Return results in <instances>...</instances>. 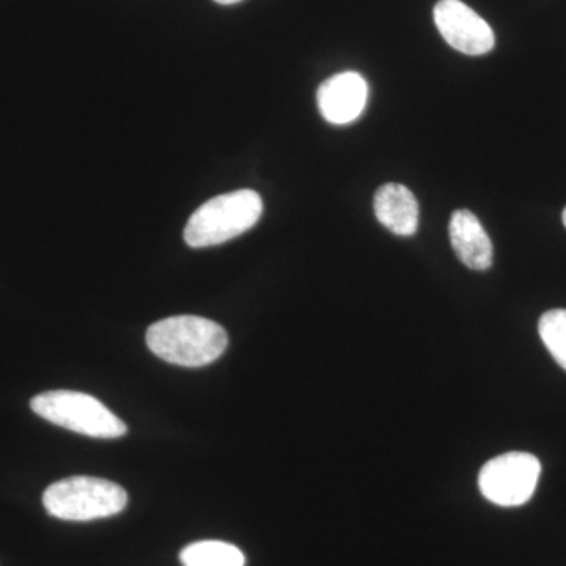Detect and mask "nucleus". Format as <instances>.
Instances as JSON below:
<instances>
[{"label":"nucleus","instance_id":"ddd939ff","mask_svg":"<svg viewBox=\"0 0 566 566\" xmlns=\"http://www.w3.org/2000/svg\"><path fill=\"white\" fill-rule=\"evenodd\" d=\"M562 221H564V226L566 227V208L564 210V214H562Z\"/></svg>","mask_w":566,"mask_h":566},{"label":"nucleus","instance_id":"423d86ee","mask_svg":"<svg viewBox=\"0 0 566 566\" xmlns=\"http://www.w3.org/2000/svg\"><path fill=\"white\" fill-rule=\"evenodd\" d=\"M433 17L436 28L453 50L465 55H483L494 50L493 29L461 0H439Z\"/></svg>","mask_w":566,"mask_h":566},{"label":"nucleus","instance_id":"9b49d317","mask_svg":"<svg viewBox=\"0 0 566 566\" xmlns=\"http://www.w3.org/2000/svg\"><path fill=\"white\" fill-rule=\"evenodd\" d=\"M538 333L551 356L566 370V311L554 308L539 318Z\"/></svg>","mask_w":566,"mask_h":566},{"label":"nucleus","instance_id":"0eeeda50","mask_svg":"<svg viewBox=\"0 0 566 566\" xmlns=\"http://www.w3.org/2000/svg\"><path fill=\"white\" fill-rule=\"evenodd\" d=\"M368 102V84L356 71L334 74L316 92L323 118L333 125H348L363 115Z\"/></svg>","mask_w":566,"mask_h":566},{"label":"nucleus","instance_id":"9d476101","mask_svg":"<svg viewBox=\"0 0 566 566\" xmlns=\"http://www.w3.org/2000/svg\"><path fill=\"white\" fill-rule=\"evenodd\" d=\"M182 566H244V554L223 542H197L181 551Z\"/></svg>","mask_w":566,"mask_h":566},{"label":"nucleus","instance_id":"f257e3e1","mask_svg":"<svg viewBox=\"0 0 566 566\" xmlns=\"http://www.w3.org/2000/svg\"><path fill=\"white\" fill-rule=\"evenodd\" d=\"M147 345L166 363L181 367H203L222 356L229 335L221 324L202 316L181 315L151 324Z\"/></svg>","mask_w":566,"mask_h":566},{"label":"nucleus","instance_id":"7ed1b4c3","mask_svg":"<svg viewBox=\"0 0 566 566\" xmlns=\"http://www.w3.org/2000/svg\"><path fill=\"white\" fill-rule=\"evenodd\" d=\"M126 504L128 494L120 485L96 476H70L43 494L46 512L63 521L102 520L118 515Z\"/></svg>","mask_w":566,"mask_h":566},{"label":"nucleus","instance_id":"f03ea898","mask_svg":"<svg viewBox=\"0 0 566 566\" xmlns=\"http://www.w3.org/2000/svg\"><path fill=\"white\" fill-rule=\"evenodd\" d=\"M262 214V197L251 189L214 197L186 223V244L199 249L227 243L251 230Z\"/></svg>","mask_w":566,"mask_h":566},{"label":"nucleus","instance_id":"6e6552de","mask_svg":"<svg viewBox=\"0 0 566 566\" xmlns=\"http://www.w3.org/2000/svg\"><path fill=\"white\" fill-rule=\"evenodd\" d=\"M450 243L460 262L474 271L493 264V243L479 218L469 210L453 212L449 226Z\"/></svg>","mask_w":566,"mask_h":566},{"label":"nucleus","instance_id":"f8f14e48","mask_svg":"<svg viewBox=\"0 0 566 566\" xmlns=\"http://www.w3.org/2000/svg\"><path fill=\"white\" fill-rule=\"evenodd\" d=\"M216 3H221V6H233V3L241 2V0H214Z\"/></svg>","mask_w":566,"mask_h":566},{"label":"nucleus","instance_id":"20e7f679","mask_svg":"<svg viewBox=\"0 0 566 566\" xmlns=\"http://www.w3.org/2000/svg\"><path fill=\"white\" fill-rule=\"evenodd\" d=\"M32 411L48 422L91 438L115 439L126 434L128 428L92 395L74 390H50L36 395Z\"/></svg>","mask_w":566,"mask_h":566},{"label":"nucleus","instance_id":"1a4fd4ad","mask_svg":"<svg viewBox=\"0 0 566 566\" xmlns=\"http://www.w3.org/2000/svg\"><path fill=\"white\" fill-rule=\"evenodd\" d=\"M375 216L398 237H412L419 229V202L403 185L387 182L375 193Z\"/></svg>","mask_w":566,"mask_h":566},{"label":"nucleus","instance_id":"39448f33","mask_svg":"<svg viewBox=\"0 0 566 566\" xmlns=\"http://www.w3.org/2000/svg\"><path fill=\"white\" fill-rule=\"evenodd\" d=\"M542 464L526 452L495 457L483 465L479 486L488 501L501 506H520L531 501L538 485Z\"/></svg>","mask_w":566,"mask_h":566}]
</instances>
